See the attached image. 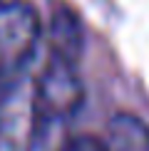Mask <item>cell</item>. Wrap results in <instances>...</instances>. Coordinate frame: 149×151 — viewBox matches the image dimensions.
<instances>
[{
  "mask_svg": "<svg viewBox=\"0 0 149 151\" xmlns=\"http://www.w3.org/2000/svg\"><path fill=\"white\" fill-rule=\"evenodd\" d=\"M82 99L85 87L77 72V62L60 55H47L40 77L33 79V102L40 129L67 122L82 106Z\"/></svg>",
  "mask_w": 149,
  "mask_h": 151,
  "instance_id": "cell-1",
  "label": "cell"
},
{
  "mask_svg": "<svg viewBox=\"0 0 149 151\" xmlns=\"http://www.w3.org/2000/svg\"><path fill=\"white\" fill-rule=\"evenodd\" d=\"M42 37L37 10L25 0L0 3V79L27 72Z\"/></svg>",
  "mask_w": 149,
  "mask_h": 151,
  "instance_id": "cell-2",
  "label": "cell"
},
{
  "mask_svg": "<svg viewBox=\"0 0 149 151\" xmlns=\"http://www.w3.org/2000/svg\"><path fill=\"white\" fill-rule=\"evenodd\" d=\"M37 136L33 79L27 72L0 79V151H33Z\"/></svg>",
  "mask_w": 149,
  "mask_h": 151,
  "instance_id": "cell-3",
  "label": "cell"
},
{
  "mask_svg": "<svg viewBox=\"0 0 149 151\" xmlns=\"http://www.w3.org/2000/svg\"><path fill=\"white\" fill-rule=\"evenodd\" d=\"M107 151H149V127L137 114L122 111L107 124V139H102Z\"/></svg>",
  "mask_w": 149,
  "mask_h": 151,
  "instance_id": "cell-4",
  "label": "cell"
},
{
  "mask_svg": "<svg viewBox=\"0 0 149 151\" xmlns=\"http://www.w3.org/2000/svg\"><path fill=\"white\" fill-rule=\"evenodd\" d=\"M82 52V27H80L77 15L60 5L52 12V20H50V55H60L67 60H80Z\"/></svg>",
  "mask_w": 149,
  "mask_h": 151,
  "instance_id": "cell-5",
  "label": "cell"
},
{
  "mask_svg": "<svg viewBox=\"0 0 149 151\" xmlns=\"http://www.w3.org/2000/svg\"><path fill=\"white\" fill-rule=\"evenodd\" d=\"M60 151H107V149H104L102 139H97V136H74Z\"/></svg>",
  "mask_w": 149,
  "mask_h": 151,
  "instance_id": "cell-6",
  "label": "cell"
}]
</instances>
